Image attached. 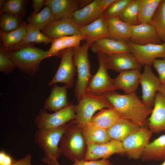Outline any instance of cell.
I'll use <instances>...</instances> for the list:
<instances>
[{
    "instance_id": "13",
    "label": "cell",
    "mask_w": 165,
    "mask_h": 165,
    "mask_svg": "<svg viewBox=\"0 0 165 165\" xmlns=\"http://www.w3.org/2000/svg\"><path fill=\"white\" fill-rule=\"evenodd\" d=\"M92 0H46L44 5L49 7L53 13L54 20L71 18L77 10L83 7Z\"/></svg>"
},
{
    "instance_id": "34",
    "label": "cell",
    "mask_w": 165,
    "mask_h": 165,
    "mask_svg": "<svg viewBox=\"0 0 165 165\" xmlns=\"http://www.w3.org/2000/svg\"><path fill=\"white\" fill-rule=\"evenodd\" d=\"M27 34L24 39L18 44L43 43L46 45L51 43L53 39H51L40 32V30L27 24Z\"/></svg>"
},
{
    "instance_id": "11",
    "label": "cell",
    "mask_w": 165,
    "mask_h": 165,
    "mask_svg": "<svg viewBox=\"0 0 165 165\" xmlns=\"http://www.w3.org/2000/svg\"><path fill=\"white\" fill-rule=\"evenodd\" d=\"M130 51L142 65L151 66L157 58H165V43L149 44L145 45L127 42Z\"/></svg>"
},
{
    "instance_id": "29",
    "label": "cell",
    "mask_w": 165,
    "mask_h": 165,
    "mask_svg": "<svg viewBox=\"0 0 165 165\" xmlns=\"http://www.w3.org/2000/svg\"><path fill=\"white\" fill-rule=\"evenodd\" d=\"M27 25L24 22L18 28L12 31L5 32L0 31V37L3 43L2 48L8 49L21 42L26 35Z\"/></svg>"
},
{
    "instance_id": "48",
    "label": "cell",
    "mask_w": 165,
    "mask_h": 165,
    "mask_svg": "<svg viewBox=\"0 0 165 165\" xmlns=\"http://www.w3.org/2000/svg\"><path fill=\"white\" fill-rule=\"evenodd\" d=\"M7 153L4 151H1L0 152V164L3 162Z\"/></svg>"
},
{
    "instance_id": "4",
    "label": "cell",
    "mask_w": 165,
    "mask_h": 165,
    "mask_svg": "<svg viewBox=\"0 0 165 165\" xmlns=\"http://www.w3.org/2000/svg\"><path fill=\"white\" fill-rule=\"evenodd\" d=\"M91 44L85 41L82 45L72 49L73 61L78 73L75 89V96L78 101L85 94L92 76L88 53Z\"/></svg>"
},
{
    "instance_id": "35",
    "label": "cell",
    "mask_w": 165,
    "mask_h": 165,
    "mask_svg": "<svg viewBox=\"0 0 165 165\" xmlns=\"http://www.w3.org/2000/svg\"><path fill=\"white\" fill-rule=\"evenodd\" d=\"M25 2V1L23 0L3 1V3H0L2 4L0 13H7L21 17L24 9Z\"/></svg>"
},
{
    "instance_id": "7",
    "label": "cell",
    "mask_w": 165,
    "mask_h": 165,
    "mask_svg": "<svg viewBox=\"0 0 165 165\" xmlns=\"http://www.w3.org/2000/svg\"><path fill=\"white\" fill-rule=\"evenodd\" d=\"M97 54L99 68L96 73L92 75L85 93L99 96L116 90L114 85V79L110 77L107 71V55L100 52Z\"/></svg>"
},
{
    "instance_id": "40",
    "label": "cell",
    "mask_w": 165,
    "mask_h": 165,
    "mask_svg": "<svg viewBox=\"0 0 165 165\" xmlns=\"http://www.w3.org/2000/svg\"><path fill=\"white\" fill-rule=\"evenodd\" d=\"M62 37L53 39L51 46L48 50L51 57L61 56L64 51Z\"/></svg>"
},
{
    "instance_id": "41",
    "label": "cell",
    "mask_w": 165,
    "mask_h": 165,
    "mask_svg": "<svg viewBox=\"0 0 165 165\" xmlns=\"http://www.w3.org/2000/svg\"><path fill=\"white\" fill-rule=\"evenodd\" d=\"M152 65L158 72L161 84H165V58L155 60Z\"/></svg>"
},
{
    "instance_id": "42",
    "label": "cell",
    "mask_w": 165,
    "mask_h": 165,
    "mask_svg": "<svg viewBox=\"0 0 165 165\" xmlns=\"http://www.w3.org/2000/svg\"><path fill=\"white\" fill-rule=\"evenodd\" d=\"M72 165H114L109 160L102 159L100 160L86 161L84 160H76Z\"/></svg>"
},
{
    "instance_id": "16",
    "label": "cell",
    "mask_w": 165,
    "mask_h": 165,
    "mask_svg": "<svg viewBox=\"0 0 165 165\" xmlns=\"http://www.w3.org/2000/svg\"><path fill=\"white\" fill-rule=\"evenodd\" d=\"M106 9L102 0H94L81 9L76 11L72 19L79 27L86 25L96 20Z\"/></svg>"
},
{
    "instance_id": "9",
    "label": "cell",
    "mask_w": 165,
    "mask_h": 165,
    "mask_svg": "<svg viewBox=\"0 0 165 165\" xmlns=\"http://www.w3.org/2000/svg\"><path fill=\"white\" fill-rule=\"evenodd\" d=\"M153 132L147 128H140L122 141L126 154L129 159H141L144 150L150 142Z\"/></svg>"
},
{
    "instance_id": "26",
    "label": "cell",
    "mask_w": 165,
    "mask_h": 165,
    "mask_svg": "<svg viewBox=\"0 0 165 165\" xmlns=\"http://www.w3.org/2000/svg\"><path fill=\"white\" fill-rule=\"evenodd\" d=\"M143 162L165 160V134L149 142L140 159Z\"/></svg>"
},
{
    "instance_id": "45",
    "label": "cell",
    "mask_w": 165,
    "mask_h": 165,
    "mask_svg": "<svg viewBox=\"0 0 165 165\" xmlns=\"http://www.w3.org/2000/svg\"><path fill=\"white\" fill-rule=\"evenodd\" d=\"M14 160L7 153L3 162L0 165H12Z\"/></svg>"
},
{
    "instance_id": "2",
    "label": "cell",
    "mask_w": 165,
    "mask_h": 165,
    "mask_svg": "<svg viewBox=\"0 0 165 165\" xmlns=\"http://www.w3.org/2000/svg\"><path fill=\"white\" fill-rule=\"evenodd\" d=\"M1 48L23 73L33 76L38 73L43 60L51 57L48 51L32 43L17 44L8 49Z\"/></svg>"
},
{
    "instance_id": "31",
    "label": "cell",
    "mask_w": 165,
    "mask_h": 165,
    "mask_svg": "<svg viewBox=\"0 0 165 165\" xmlns=\"http://www.w3.org/2000/svg\"><path fill=\"white\" fill-rule=\"evenodd\" d=\"M149 23L153 26L160 39L165 43V0H161Z\"/></svg>"
},
{
    "instance_id": "10",
    "label": "cell",
    "mask_w": 165,
    "mask_h": 165,
    "mask_svg": "<svg viewBox=\"0 0 165 165\" xmlns=\"http://www.w3.org/2000/svg\"><path fill=\"white\" fill-rule=\"evenodd\" d=\"M73 48L64 50L61 55V61L53 79L48 83L52 86L57 83H64L67 88L74 85V77L76 72L73 57Z\"/></svg>"
},
{
    "instance_id": "30",
    "label": "cell",
    "mask_w": 165,
    "mask_h": 165,
    "mask_svg": "<svg viewBox=\"0 0 165 165\" xmlns=\"http://www.w3.org/2000/svg\"><path fill=\"white\" fill-rule=\"evenodd\" d=\"M161 0H139L138 24L149 23Z\"/></svg>"
},
{
    "instance_id": "38",
    "label": "cell",
    "mask_w": 165,
    "mask_h": 165,
    "mask_svg": "<svg viewBox=\"0 0 165 165\" xmlns=\"http://www.w3.org/2000/svg\"><path fill=\"white\" fill-rule=\"evenodd\" d=\"M16 68L14 63L0 48V71L5 74H8Z\"/></svg>"
},
{
    "instance_id": "23",
    "label": "cell",
    "mask_w": 165,
    "mask_h": 165,
    "mask_svg": "<svg viewBox=\"0 0 165 165\" xmlns=\"http://www.w3.org/2000/svg\"><path fill=\"white\" fill-rule=\"evenodd\" d=\"M107 26L109 38L116 40L127 42L130 40L132 25L118 17L105 18Z\"/></svg>"
},
{
    "instance_id": "3",
    "label": "cell",
    "mask_w": 165,
    "mask_h": 165,
    "mask_svg": "<svg viewBox=\"0 0 165 165\" xmlns=\"http://www.w3.org/2000/svg\"><path fill=\"white\" fill-rule=\"evenodd\" d=\"M62 154L74 162L84 160L87 145L82 128L77 125L70 123L60 142Z\"/></svg>"
},
{
    "instance_id": "33",
    "label": "cell",
    "mask_w": 165,
    "mask_h": 165,
    "mask_svg": "<svg viewBox=\"0 0 165 165\" xmlns=\"http://www.w3.org/2000/svg\"><path fill=\"white\" fill-rule=\"evenodd\" d=\"M139 0H132L119 14L118 17L131 25L138 24Z\"/></svg>"
},
{
    "instance_id": "36",
    "label": "cell",
    "mask_w": 165,
    "mask_h": 165,
    "mask_svg": "<svg viewBox=\"0 0 165 165\" xmlns=\"http://www.w3.org/2000/svg\"><path fill=\"white\" fill-rule=\"evenodd\" d=\"M0 17L1 31L9 32L18 28L22 23L21 17L7 13H2Z\"/></svg>"
},
{
    "instance_id": "47",
    "label": "cell",
    "mask_w": 165,
    "mask_h": 165,
    "mask_svg": "<svg viewBox=\"0 0 165 165\" xmlns=\"http://www.w3.org/2000/svg\"><path fill=\"white\" fill-rule=\"evenodd\" d=\"M158 92L161 93L165 97V84L161 85L158 89Z\"/></svg>"
},
{
    "instance_id": "12",
    "label": "cell",
    "mask_w": 165,
    "mask_h": 165,
    "mask_svg": "<svg viewBox=\"0 0 165 165\" xmlns=\"http://www.w3.org/2000/svg\"><path fill=\"white\" fill-rule=\"evenodd\" d=\"M115 154L121 156L126 154L122 142L111 139L104 144L87 145L84 160L91 161L101 158L107 159Z\"/></svg>"
},
{
    "instance_id": "49",
    "label": "cell",
    "mask_w": 165,
    "mask_h": 165,
    "mask_svg": "<svg viewBox=\"0 0 165 165\" xmlns=\"http://www.w3.org/2000/svg\"><path fill=\"white\" fill-rule=\"evenodd\" d=\"M160 165H165V160H164L163 162Z\"/></svg>"
},
{
    "instance_id": "25",
    "label": "cell",
    "mask_w": 165,
    "mask_h": 165,
    "mask_svg": "<svg viewBox=\"0 0 165 165\" xmlns=\"http://www.w3.org/2000/svg\"><path fill=\"white\" fill-rule=\"evenodd\" d=\"M140 128L130 121L121 117L107 130L111 139L122 142L129 135Z\"/></svg>"
},
{
    "instance_id": "39",
    "label": "cell",
    "mask_w": 165,
    "mask_h": 165,
    "mask_svg": "<svg viewBox=\"0 0 165 165\" xmlns=\"http://www.w3.org/2000/svg\"><path fill=\"white\" fill-rule=\"evenodd\" d=\"M63 42V50H64L70 48H74L80 46L81 41L84 40L81 35H74L62 37Z\"/></svg>"
},
{
    "instance_id": "44",
    "label": "cell",
    "mask_w": 165,
    "mask_h": 165,
    "mask_svg": "<svg viewBox=\"0 0 165 165\" xmlns=\"http://www.w3.org/2000/svg\"><path fill=\"white\" fill-rule=\"evenodd\" d=\"M45 1L44 0H33V6L34 11L32 13L31 17H33L39 12V10L43 6H44Z\"/></svg>"
},
{
    "instance_id": "28",
    "label": "cell",
    "mask_w": 165,
    "mask_h": 165,
    "mask_svg": "<svg viewBox=\"0 0 165 165\" xmlns=\"http://www.w3.org/2000/svg\"><path fill=\"white\" fill-rule=\"evenodd\" d=\"M120 117V114L114 108L103 109L92 117L90 123L98 127L107 130Z\"/></svg>"
},
{
    "instance_id": "19",
    "label": "cell",
    "mask_w": 165,
    "mask_h": 165,
    "mask_svg": "<svg viewBox=\"0 0 165 165\" xmlns=\"http://www.w3.org/2000/svg\"><path fill=\"white\" fill-rule=\"evenodd\" d=\"M148 126L153 133L165 131V97L161 93H156Z\"/></svg>"
},
{
    "instance_id": "22",
    "label": "cell",
    "mask_w": 165,
    "mask_h": 165,
    "mask_svg": "<svg viewBox=\"0 0 165 165\" xmlns=\"http://www.w3.org/2000/svg\"><path fill=\"white\" fill-rule=\"evenodd\" d=\"M79 29L85 41L91 43L101 38L109 37L107 24L102 16L93 22L80 27Z\"/></svg>"
},
{
    "instance_id": "43",
    "label": "cell",
    "mask_w": 165,
    "mask_h": 165,
    "mask_svg": "<svg viewBox=\"0 0 165 165\" xmlns=\"http://www.w3.org/2000/svg\"><path fill=\"white\" fill-rule=\"evenodd\" d=\"M32 156L29 154L18 160H14L12 165H33L31 163Z\"/></svg>"
},
{
    "instance_id": "18",
    "label": "cell",
    "mask_w": 165,
    "mask_h": 165,
    "mask_svg": "<svg viewBox=\"0 0 165 165\" xmlns=\"http://www.w3.org/2000/svg\"><path fill=\"white\" fill-rule=\"evenodd\" d=\"M129 41L135 44L141 45L163 43L154 28L149 23L132 25L131 35Z\"/></svg>"
},
{
    "instance_id": "24",
    "label": "cell",
    "mask_w": 165,
    "mask_h": 165,
    "mask_svg": "<svg viewBox=\"0 0 165 165\" xmlns=\"http://www.w3.org/2000/svg\"><path fill=\"white\" fill-rule=\"evenodd\" d=\"M67 88L65 85L60 86L54 85L50 96L45 101L44 109L55 112L69 105L71 103L68 101Z\"/></svg>"
},
{
    "instance_id": "20",
    "label": "cell",
    "mask_w": 165,
    "mask_h": 165,
    "mask_svg": "<svg viewBox=\"0 0 165 165\" xmlns=\"http://www.w3.org/2000/svg\"><path fill=\"white\" fill-rule=\"evenodd\" d=\"M90 48L94 53L100 52L106 55L130 53L127 42L115 40L109 37L101 38L93 42Z\"/></svg>"
},
{
    "instance_id": "14",
    "label": "cell",
    "mask_w": 165,
    "mask_h": 165,
    "mask_svg": "<svg viewBox=\"0 0 165 165\" xmlns=\"http://www.w3.org/2000/svg\"><path fill=\"white\" fill-rule=\"evenodd\" d=\"M140 84L142 89V101L152 107L154 105L156 92L161 84L158 77L155 75L149 65L144 66Z\"/></svg>"
},
{
    "instance_id": "6",
    "label": "cell",
    "mask_w": 165,
    "mask_h": 165,
    "mask_svg": "<svg viewBox=\"0 0 165 165\" xmlns=\"http://www.w3.org/2000/svg\"><path fill=\"white\" fill-rule=\"evenodd\" d=\"M75 105L76 118L70 123L82 127L90 123L94 114L104 108L113 107L102 95H94L85 93Z\"/></svg>"
},
{
    "instance_id": "37",
    "label": "cell",
    "mask_w": 165,
    "mask_h": 165,
    "mask_svg": "<svg viewBox=\"0 0 165 165\" xmlns=\"http://www.w3.org/2000/svg\"><path fill=\"white\" fill-rule=\"evenodd\" d=\"M132 0H115L103 12L104 18L118 17L120 13Z\"/></svg>"
},
{
    "instance_id": "8",
    "label": "cell",
    "mask_w": 165,
    "mask_h": 165,
    "mask_svg": "<svg viewBox=\"0 0 165 165\" xmlns=\"http://www.w3.org/2000/svg\"><path fill=\"white\" fill-rule=\"evenodd\" d=\"M75 118V106L71 103L53 113H49L45 109L41 108L35 117L34 122L37 128L56 127L63 126Z\"/></svg>"
},
{
    "instance_id": "17",
    "label": "cell",
    "mask_w": 165,
    "mask_h": 165,
    "mask_svg": "<svg viewBox=\"0 0 165 165\" xmlns=\"http://www.w3.org/2000/svg\"><path fill=\"white\" fill-rule=\"evenodd\" d=\"M142 65L131 53H124L107 55L108 69L121 72L134 69L140 70Z\"/></svg>"
},
{
    "instance_id": "27",
    "label": "cell",
    "mask_w": 165,
    "mask_h": 165,
    "mask_svg": "<svg viewBox=\"0 0 165 165\" xmlns=\"http://www.w3.org/2000/svg\"><path fill=\"white\" fill-rule=\"evenodd\" d=\"M83 135L87 145L102 144L111 140L107 130L94 126L89 123L81 127Z\"/></svg>"
},
{
    "instance_id": "21",
    "label": "cell",
    "mask_w": 165,
    "mask_h": 165,
    "mask_svg": "<svg viewBox=\"0 0 165 165\" xmlns=\"http://www.w3.org/2000/svg\"><path fill=\"white\" fill-rule=\"evenodd\" d=\"M141 73L139 69L123 72L114 79L116 90L121 89L125 94L135 93L140 84Z\"/></svg>"
},
{
    "instance_id": "32",
    "label": "cell",
    "mask_w": 165,
    "mask_h": 165,
    "mask_svg": "<svg viewBox=\"0 0 165 165\" xmlns=\"http://www.w3.org/2000/svg\"><path fill=\"white\" fill-rule=\"evenodd\" d=\"M54 20L50 8L47 6L34 16L29 18L30 26L40 30H42L51 21Z\"/></svg>"
},
{
    "instance_id": "5",
    "label": "cell",
    "mask_w": 165,
    "mask_h": 165,
    "mask_svg": "<svg viewBox=\"0 0 165 165\" xmlns=\"http://www.w3.org/2000/svg\"><path fill=\"white\" fill-rule=\"evenodd\" d=\"M67 124L56 127L37 128L35 132V143L43 151L47 159L57 160L62 154L59 144Z\"/></svg>"
},
{
    "instance_id": "1",
    "label": "cell",
    "mask_w": 165,
    "mask_h": 165,
    "mask_svg": "<svg viewBox=\"0 0 165 165\" xmlns=\"http://www.w3.org/2000/svg\"><path fill=\"white\" fill-rule=\"evenodd\" d=\"M120 114L121 117L127 119L140 127L147 128V117L152 109L140 100L136 93L122 94L116 90L102 95Z\"/></svg>"
},
{
    "instance_id": "15",
    "label": "cell",
    "mask_w": 165,
    "mask_h": 165,
    "mask_svg": "<svg viewBox=\"0 0 165 165\" xmlns=\"http://www.w3.org/2000/svg\"><path fill=\"white\" fill-rule=\"evenodd\" d=\"M79 27L71 18L54 20L42 30V33L47 37L54 39L74 35H81Z\"/></svg>"
},
{
    "instance_id": "46",
    "label": "cell",
    "mask_w": 165,
    "mask_h": 165,
    "mask_svg": "<svg viewBox=\"0 0 165 165\" xmlns=\"http://www.w3.org/2000/svg\"><path fill=\"white\" fill-rule=\"evenodd\" d=\"M42 162L48 165H60L57 160H51L45 157L41 159Z\"/></svg>"
}]
</instances>
